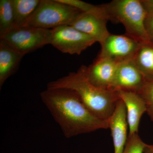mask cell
<instances>
[{"label":"cell","instance_id":"1","mask_svg":"<svg viewBox=\"0 0 153 153\" xmlns=\"http://www.w3.org/2000/svg\"><path fill=\"white\" fill-rule=\"evenodd\" d=\"M40 97L67 138L109 128L108 120H103L94 115L74 91L47 88L41 92Z\"/></svg>","mask_w":153,"mask_h":153},{"label":"cell","instance_id":"2","mask_svg":"<svg viewBox=\"0 0 153 153\" xmlns=\"http://www.w3.org/2000/svg\"><path fill=\"white\" fill-rule=\"evenodd\" d=\"M47 88H64L74 91L85 106L97 117L108 120L120 100L116 91L103 89L91 84L88 78L87 66H80L76 72L51 81Z\"/></svg>","mask_w":153,"mask_h":153},{"label":"cell","instance_id":"3","mask_svg":"<svg viewBox=\"0 0 153 153\" xmlns=\"http://www.w3.org/2000/svg\"><path fill=\"white\" fill-rule=\"evenodd\" d=\"M109 21L120 23L126 35L139 43L149 41L145 22L148 13L140 0H114L102 5Z\"/></svg>","mask_w":153,"mask_h":153},{"label":"cell","instance_id":"4","mask_svg":"<svg viewBox=\"0 0 153 153\" xmlns=\"http://www.w3.org/2000/svg\"><path fill=\"white\" fill-rule=\"evenodd\" d=\"M81 12L58 0H41L26 26L52 30L70 25Z\"/></svg>","mask_w":153,"mask_h":153},{"label":"cell","instance_id":"5","mask_svg":"<svg viewBox=\"0 0 153 153\" xmlns=\"http://www.w3.org/2000/svg\"><path fill=\"white\" fill-rule=\"evenodd\" d=\"M51 35L52 30L30 26H15L0 36V40L25 56L50 44Z\"/></svg>","mask_w":153,"mask_h":153},{"label":"cell","instance_id":"6","mask_svg":"<svg viewBox=\"0 0 153 153\" xmlns=\"http://www.w3.org/2000/svg\"><path fill=\"white\" fill-rule=\"evenodd\" d=\"M96 42L91 36L66 25L52 29L50 44L63 53L79 55Z\"/></svg>","mask_w":153,"mask_h":153},{"label":"cell","instance_id":"7","mask_svg":"<svg viewBox=\"0 0 153 153\" xmlns=\"http://www.w3.org/2000/svg\"><path fill=\"white\" fill-rule=\"evenodd\" d=\"M100 44L101 49L97 58H108L122 63L132 60L140 43L126 34L110 33Z\"/></svg>","mask_w":153,"mask_h":153},{"label":"cell","instance_id":"8","mask_svg":"<svg viewBox=\"0 0 153 153\" xmlns=\"http://www.w3.org/2000/svg\"><path fill=\"white\" fill-rule=\"evenodd\" d=\"M121 63L108 58H97L92 64L87 67L88 80L96 87L111 90L113 82Z\"/></svg>","mask_w":153,"mask_h":153},{"label":"cell","instance_id":"9","mask_svg":"<svg viewBox=\"0 0 153 153\" xmlns=\"http://www.w3.org/2000/svg\"><path fill=\"white\" fill-rule=\"evenodd\" d=\"M146 82L131 60L120 65L111 89L114 91L124 90L137 92Z\"/></svg>","mask_w":153,"mask_h":153},{"label":"cell","instance_id":"10","mask_svg":"<svg viewBox=\"0 0 153 153\" xmlns=\"http://www.w3.org/2000/svg\"><path fill=\"white\" fill-rule=\"evenodd\" d=\"M108 121L113 141L114 153H123L128 137V125L126 108L121 100L118 102Z\"/></svg>","mask_w":153,"mask_h":153},{"label":"cell","instance_id":"11","mask_svg":"<svg viewBox=\"0 0 153 153\" xmlns=\"http://www.w3.org/2000/svg\"><path fill=\"white\" fill-rule=\"evenodd\" d=\"M123 102L127 111L129 134L138 133L140 121L147 107L144 100L137 92L128 91H116Z\"/></svg>","mask_w":153,"mask_h":153},{"label":"cell","instance_id":"12","mask_svg":"<svg viewBox=\"0 0 153 153\" xmlns=\"http://www.w3.org/2000/svg\"><path fill=\"white\" fill-rule=\"evenodd\" d=\"M108 21L94 14L81 12L70 25L94 38L100 44L110 34L107 28Z\"/></svg>","mask_w":153,"mask_h":153},{"label":"cell","instance_id":"13","mask_svg":"<svg viewBox=\"0 0 153 153\" xmlns=\"http://www.w3.org/2000/svg\"><path fill=\"white\" fill-rule=\"evenodd\" d=\"M24 56L0 40V88L16 72Z\"/></svg>","mask_w":153,"mask_h":153},{"label":"cell","instance_id":"14","mask_svg":"<svg viewBox=\"0 0 153 153\" xmlns=\"http://www.w3.org/2000/svg\"><path fill=\"white\" fill-rule=\"evenodd\" d=\"M151 43H140L132 59L146 81L153 80V45Z\"/></svg>","mask_w":153,"mask_h":153},{"label":"cell","instance_id":"15","mask_svg":"<svg viewBox=\"0 0 153 153\" xmlns=\"http://www.w3.org/2000/svg\"><path fill=\"white\" fill-rule=\"evenodd\" d=\"M15 26H27L41 0H12Z\"/></svg>","mask_w":153,"mask_h":153},{"label":"cell","instance_id":"16","mask_svg":"<svg viewBox=\"0 0 153 153\" xmlns=\"http://www.w3.org/2000/svg\"><path fill=\"white\" fill-rule=\"evenodd\" d=\"M15 27L12 0L0 1V36Z\"/></svg>","mask_w":153,"mask_h":153},{"label":"cell","instance_id":"17","mask_svg":"<svg viewBox=\"0 0 153 153\" xmlns=\"http://www.w3.org/2000/svg\"><path fill=\"white\" fill-rule=\"evenodd\" d=\"M147 144L144 142L138 134H128L127 141L123 153H143Z\"/></svg>","mask_w":153,"mask_h":153},{"label":"cell","instance_id":"18","mask_svg":"<svg viewBox=\"0 0 153 153\" xmlns=\"http://www.w3.org/2000/svg\"><path fill=\"white\" fill-rule=\"evenodd\" d=\"M137 93L144 100L146 112L153 121V80L147 81Z\"/></svg>","mask_w":153,"mask_h":153},{"label":"cell","instance_id":"19","mask_svg":"<svg viewBox=\"0 0 153 153\" xmlns=\"http://www.w3.org/2000/svg\"><path fill=\"white\" fill-rule=\"evenodd\" d=\"M145 26L150 41H153V14H148Z\"/></svg>","mask_w":153,"mask_h":153},{"label":"cell","instance_id":"20","mask_svg":"<svg viewBox=\"0 0 153 153\" xmlns=\"http://www.w3.org/2000/svg\"><path fill=\"white\" fill-rule=\"evenodd\" d=\"M148 14H153V0L141 1Z\"/></svg>","mask_w":153,"mask_h":153},{"label":"cell","instance_id":"21","mask_svg":"<svg viewBox=\"0 0 153 153\" xmlns=\"http://www.w3.org/2000/svg\"><path fill=\"white\" fill-rule=\"evenodd\" d=\"M143 153H153V145L147 144L144 150Z\"/></svg>","mask_w":153,"mask_h":153}]
</instances>
